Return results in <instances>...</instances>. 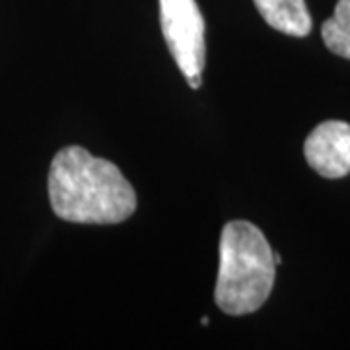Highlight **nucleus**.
Returning a JSON list of instances; mask_svg holds the SVG:
<instances>
[{
    "label": "nucleus",
    "instance_id": "obj_2",
    "mask_svg": "<svg viewBox=\"0 0 350 350\" xmlns=\"http://www.w3.org/2000/svg\"><path fill=\"white\" fill-rule=\"evenodd\" d=\"M276 261L267 238L247 220L228 222L220 236L216 306L228 315L257 312L275 286Z\"/></svg>",
    "mask_w": 350,
    "mask_h": 350
},
{
    "label": "nucleus",
    "instance_id": "obj_5",
    "mask_svg": "<svg viewBox=\"0 0 350 350\" xmlns=\"http://www.w3.org/2000/svg\"><path fill=\"white\" fill-rule=\"evenodd\" d=\"M262 20L276 31L306 38L312 31V14L306 0H253Z\"/></svg>",
    "mask_w": 350,
    "mask_h": 350
},
{
    "label": "nucleus",
    "instance_id": "obj_1",
    "mask_svg": "<svg viewBox=\"0 0 350 350\" xmlns=\"http://www.w3.org/2000/svg\"><path fill=\"white\" fill-rule=\"evenodd\" d=\"M49 200L61 220L76 224H119L137 211V193L123 172L82 146H66L55 154Z\"/></svg>",
    "mask_w": 350,
    "mask_h": 350
},
{
    "label": "nucleus",
    "instance_id": "obj_6",
    "mask_svg": "<svg viewBox=\"0 0 350 350\" xmlns=\"http://www.w3.org/2000/svg\"><path fill=\"white\" fill-rule=\"evenodd\" d=\"M325 47L350 61V0H338L335 14L321 25Z\"/></svg>",
    "mask_w": 350,
    "mask_h": 350
},
{
    "label": "nucleus",
    "instance_id": "obj_3",
    "mask_svg": "<svg viewBox=\"0 0 350 350\" xmlns=\"http://www.w3.org/2000/svg\"><path fill=\"white\" fill-rule=\"evenodd\" d=\"M160 24L167 49L187 78L189 86H202V70L206 59L204 20L197 0H160Z\"/></svg>",
    "mask_w": 350,
    "mask_h": 350
},
{
    "label": "nucleus",
    "instance_id": "obj_4",
    "mask_svg": "<svg viewBox=\"0 0 350 350\" xmlns=\"http://www.w3.org/2000/svg\"><path fill=\"white\" fill-rule=\"evenodd\" d=\"M304 156L310 167L327 179L350 174V125L345 121H325L306 138Z\"/></svg>",
    "mask_w": 350,
    "mask_h": 350
}]
</instances>
